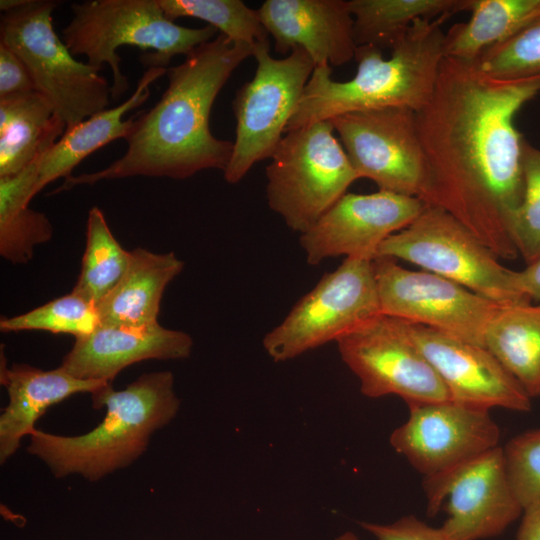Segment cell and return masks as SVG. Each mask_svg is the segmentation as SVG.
<instances>
[{
	"label": "cell",
	"instance_id": "e575fe53",
	"mask_svg": "<svg viewBox=\"0 0 540 540\" xmlns=\"http://www.w3.org/2000/svg\"><path fill=\"white\" fill-rule=\"evenodd\" d=\"M34 90L33 80L24 62L0 43V99Z\"/></svg>",
	"mask_w": 540,
	"mask_h": 540
},
{
	"label": "cell",
	"instance_id": "44dd1931",
	"mask_svg": "<svg viewBox=\"0 0 540 540\" xmlns=\"http://www.w3.org/2000/svg\"><path fill=\"white\" fill-rule=\"evenodd\" d=\"M167 73L164 67H149L138 81L133 94L120 105L105 109L66 129L63 135L41 156L35 193L46 185L72 176L73 169L87 156L116 139H126L139 114L123 120L124 115L142 105L150 96L149 86Z\"/></svg>",
	"mask_w": 540,
	"mask_h": 540
},
{
	"label": "cell",
	"instance_id": "8fae6325",
	"mask_svg": "<svg viewBox=\"0 0 540 540\" xmlns=\"http://www.w3.org/2000/svg\"><path fill=\"white\" fill-rule=\"evenodd\" d=\"M342 361L370 398L397 395L406 403L451 400L443 381L413 340L409 322L379 313L339 338Z\"/></svg>",
	"mask_w": 540,
	"mask_h": 540
},
{
	"label": "cell",
	"instance_id": "484cf974",
	"mask_svg": "<svg viewBox=\"0 0 540 540\" xmlns=\"http://www.w3.org/2000/svg\"><path fill=\"white\" fill-rule=\"evenodd\" d=\"M43 154L18 174L0 178V255L13 264L30 262L35 248L53 236L48 217L29 207Z\"/></svg>",
	"mask_w": 540,
	"mask_h": 540
},
{
	"label": "cell",
	"instance_id": "4316f807",
	"mask_svg": "<svg viewBox=\"0 0 540 540\" xmlns=\"http://www.w3.org/2000/svg\"><path fill=\"white\" fill-rule=\"evenodd\" d=\"M470 0H349L358 46L392 48L419 19H448Z\"/></svg>",
	"mask_w": 540,
	"mask_h": 540
},
{
	"label": "cell",
	"instance_id": "ac0fdd59",
	"mask_svg": "<svg viewBox=\"0 0 540 540\" xmlns=\"http://www.w3.org/2000/svg\"><path fill=\"white\" fill-rule=\"evenodd\" d=\"M257 13L280 54L301 48L315 66H340L355 57L357 45L349 1L266 0Z\"/></svg>",
	"mask_w": 540,
	"mask_h": 540
},
{
	"label": "cell",
	"instance_id": "4fadbf2b",
	"mask_svg": "<svg viewBox=\"0 0 540 540\" xmlns=\"http://www.w3.org/2000/svg\"><path fill=\"white\" fill-rule=\"evenodd\" d=\"M427 513L445 504L441 529L451 540H481L500 535L522 513L498 446L440 473L423 477Z\"/></svg>",
	"mask_w": 540,
	"mask_h": 540
},
{
	"label": "cell",
	"instance_id": "5bb4252c",
	"mask_svg": "<svg viewBox=\"0 0 540 540\" xmlns=\"http://www.w3.org/2000/svg\"><path fill=\"white\" fill-rule=\"evenodd\" d=\"M329 121L359 179L372 180L379 190L419 198L425 167L415 111L385 107Z\"/></svg>",
	"mask_w": 540,
	"mask_h": 540
},
{
	"label": "cell",
	"instance_id": "7c38bea8",
	"mask_svg": "<svg viewBox=\"0 0 540 540\" xmlns=\"http://www.w3.org/2000/svg\"><path fill=\"white\" fill-rule=\"evenodd\" d=\"M373 269L380 313L484 347L486 328L501 305L437 274L406 269L391 258H375Z\"/></svg>",
	"mask_w": 540,
	"mask_h": 540
},
{
	"label": "cell",
	"instance_id": "9c48e42d",
	"mask_svg": "<svg viewBox=\"0 0 540 540\" xmlns=\"http://www.w3.org/2000/svg\"><path fill=\"white\" fill-rule=\"evenodd\" d=\"M254 77L235 94V140L224 172L230 184L240 182L259 161L271 158L285 134L315 63L309 54L294 48L282 59L274 58L269 42L254 46Z\"/></svg>",
	"mask_w": 540,
	"mask_h": 540
},
{
	"label": "cell",
	"instance_id": "d6986e66",
	"mask_svg": "<svg viewBox=\"0 0 540 540\" xmlns=\"http://www.w3.org/2000/svg\"><path fill=\"white\" fill-rule=\"evenodd\" d=\"M193 340L189 334L150 325H100L89 335L75 338L61 367L80 379L112 380L124 368L144 360L188 358Z\"/></svg>",
	"mask_w": 540,
	"mask_h": 540
},
{
	"label": "cell",
	"instance_id": "7a4b0ae2",
	"mask_svg": "<svg viewBox=\"0 0 540 540\" xmlns=\"http://www.w3.org/2000/svg\"><path fill=\"white\" fill-rule=\"evenodd\" d=\"M253 51L223 34L199 45L167 69L168 86L150 110L139 112L124 155L100 171L72 175L55 192L134 176L183 180L205 169L224 171L233 142L213 136L210 112L234 70Z\"/></svg>",
	"mask_w": 540,
	"mask_h": 540
},
{
	"label": "cell",
	"instance_id": "3957f363",
	"mask_svg": "<svg viewBox=\"0 0 540 540\" xmlns=\"http://www.w3.org/2000/svg\"><path fill=\"white\" fill-rule=\"evenodd\" d=\"M445 20H417L387 59L377 47L358 46L357 71L348 81L332 80L330 65L315 66L285 133L357 111L385 107L419 111L433 93L445 57L441 28Z\"/></svg>",
	"mask_w": 540,
	"mask_h": 540
},
{
	"label": "cell",
	"instance_id": "2e32d148",
	"mask_svg": "<svg viewBox=\"0 0 540 540\" xmlns=\"http://www.w3.org/2000/svg\"><path fill=\"white\" fill-rule=\"evenodd\" d=\"M425 206L418 197L383 190L346 193L300 234V245L311 265L338 256L374 260L380 245L412 223Z\"/></svg>",
	"mask_w": 540,
	"mask_h": 540
},
{
	"label": "cell",
	"instance_id": "f546056e",
	"mask_svg": "<svg viewBox=\"0 0 540 540\" xmlns=\"http://www.w3.org/2000/svg\"><path fill=\"white\" fill-rule=\"evenodd\" d=\"M100 325L97 306L72 291L26 313L0 320L3 333L42 330L75 338L91 334Z\"/></svg>",
	"mask_w": 540,
	"mask_h": 540
},
{
	"label": "cell",
	"instance_id": "d6a6232c",
	"mask_svg": "<svg viewBox=\"0 0 540 540\" xmlns=\"http://www.w3.org/2000/svg\"><path fill=\"white\" fill-rule=\"evenodd\" d=\"M502 448L513 492L525 509L540 499V429L523 432Z\"/></svg>",
	"mask_w": 540,
	"mask_h": 540
},
{
	"label": "cell",
	"instance_id": "f1b7e54d",
	"mask_svg": "<svg viewBox=\"0 0 540 540\" xmlns=\"http://www.w3.org/2000/svg\"><path fill=\"white\" fill-rule=\"evenodd\" d=\"M172 21L180 17L203 20L234 42L251 46L268 41L257 10L241 0H158Z\"/></svg>",
	"mask_w": 540,
	"mask_h": 540
},
{
	"label": "cell",
	"instance_id": "ffe728a7",
	"mask_svg": "<svg viewBox=\"0 0 540 540\" xmlns=\"http://www.w3.org/2000/svg\"><path fill=\"white\" fill-rule=\"evenodd\" d=\"M0 382L7 389L9 403L0 416V462L4 464L25 436L35 431V423L52 405L77 393L100 390L110 382L74 377L59 366L41 370L28 364H6L1 355Z\"/></svg>",
	"mask_w": 540,
	"mask_h": 540
},
{
	"label": "cell",
	"instance_id": "5b68a950",
	"mask_svg": "<svg viewBox=\"0 0 540 540\" xmlns=\"http://www.w3.org/2000/svg\"><path fill=\"white\" fill-rule=\"evenodd\" d=\"M72 19L63 29V42L73 55H85L97 71L107 63L113 74L111 96L127 91L117 49L137 46L141 60L150 67H164L176 55H188L211 41L218 30L210 25L191 28L177 25L162 10L158 0H88L71 5Z\"/></svg>",
	"mask_w": 540,
	"mask_h": 540
},
{
	"label": "cell",
	"instance_id": "277c9868",
	"mask_svg": "<svg viewBox=\"0 0 540 540\" xmlns=\"http://www.w3.org/2000/svg\"><path fill=\"white\" fill-rule=\"evenodd\" d=\"M94 408L106 407L103 421L79 436H59L36 429L27 451L58 478L79 474L97 481L137 460L152 434L177 414L180 400L170 371L141 375L125 389L108 384L94 392Z\"/></svg>",
	"mask_w": 540,
	"mask_h": 540
},
{
	"label": "cell",
	"instance_id": "74e56055",
	"mask_svg": "<svg viewBox=\"0 0 540 540\" xmlns=\"http://www.w3.org/2000/svg\"><path fill=\"white\" fill-rule=\"evenodd\" d=\"M27 0H1L0 10L5 13L15 8H18L26 3Z\"/></svg>",
	"mask_w": 540,
	"mask_h": 540
},
{
	"label": "cell",
	"instance_id": "d590c367",
	"mask_svg": "<svg viewBox=\"0 0 540 540\" xmlns=\"http://www.w3.org/2000/svg\"><path fill=\"white\" fill-rule=\"evenodd\" d=\"M514 278L520 292L531 300L540 302V258L528 264L523 270L515 271Z\"/></svg>",
	"mask_w": 540,
	"mask_h": 540
},
{
	"label": "cell",
	"instance_id": "6da1fadb",
	"mask_svg": "<svg viewBox=\"0 0 540 540\" xmlns=\"http://www.w3.org/2000/svg\"><path fill=\"white\" fill-rule=\"evenodd\" d=\"M539 93L540 80L497 81L475 61L444 57L429 101L416 112L425 167L419 198L502 259L519 255L511 227L523 194L526 140L514 119Z\"/></svg>",
	"mask_w": 540,
	"mask_h": 540
},
{
	"label": "cell",
	"instance_id": "83f0119b",
	"mask_svg": "<svg viewBox=\"0 0 540 540\" xmlns=\"http://www.w3.org/2000/svg\"><path fill=\"white\" fill-rule=\"evenodd\" d=\"M130 260L131 251L114 237L103 211L92 207L87 218L81 271L72 292L97 306L121 281Z\"/></svg>",
	"mask_w": 540,
	"mask_h": 540
},
{
	"label": "cell",
	"instance_id": "cb8c5ba5",
	"mask_svg": "<svg viewBox=\"0 0 540 540\" xmlns=\"http://www.w3.org/2000/svg\"><path fill=\"white\" fill-rule=\"evenodd\" d=\"M484 347L531 398L540 396V302L500 307L486 328Z\"/></svg>",
	"mask_w": 540,
	"mask_h": 540
},
{
	"label": "cell",
	"instance_id": "1f68e13d",
	"mask_svg": "<svg viewBox=\"0 0 540 540\" xmlns=\"http://www.w3.org/2000/svg\"><path fill=\"white\" fill-rule=\"evenodd\" d=\"M511 232L527 265L540 258V149L528 141L523 147V194Z\"/></svg>",
	"mask_w": 540,
	"mask_h": 540
},
{
	"label": "cell",
	"instance_id": "603a6c76",
	"mask_svg": "<svg viewBox=\"0 0 540 540\" xmlns=\"http://www.w3.org/2000/svg\"><path fill=\"white\" fill-rule=\"evenodd\" d=\"M65 130L64 121L35 90L0 99V178L21 172Z\"/></svg>",
	"mask_w": 540,
	"mask_h": 540
},
{
	"label": "cell",
	"instance_id": "7402d4cb",
	"mask_svg": "<svg viewBox=\"0 0 540 540\" xmlns=\"http://www.w3.org/2000/svg\"><path fill=\"white\" fill-rule=\"evenodd\" d=\"M183 268L184 262L174 252L155 253L140 247L132 250L125 275L97 305L101 325L158 323L164 291Z\"/></svg>",
	"mask_w": 540,
	"mask_h": 540
},
{
	"label": "cell",
	"instance_id": "52a82bcc",
	"mask_svg": "<svg viewBox=\"0 0 540 540\" xmlns=\"http://www.w3.org/2000/svg\"><path fill=\"white\" fill-rule=\"evenodd\" d=\"M329 120L286 132L265 169L268 205L300 234L359 179Z\"/></svg>",
	"mask_w": 540,
	"mask_h": 540
},
{
	"label": "cell",
	"instance_id": "e0dca14e",
	"mask_svg": "<svg viewBox=\"0 0 540 540\" xmlns=\"http://www.w3.org/2000/svg\"><path fill=\"white\" fill-rule=\"evenodd\" d=\"M409 329L451 400L487 410L530 411L532 398L485 347L420 324L409 322Z\"/></svg>",
	"mask_w": 540,
	"mask_h": 540
},
{
	"label": "cell",
	"instance_id": "4dcf8cb0",
	"mask_svg": "<svg viewBox=\"0 0 540 540\" xmlns=\"http://www.w3.org/2000/svg\"><path fill=\"white\" fill-rule=\"evenodd\" d=\"M475 64L482 74L497 81L540 80V21L489 47Z\"/></svg>",
	"mask_w": 540,
	"mask_h": 540
},
{
	"label": "cell",
	"instance_id": "ba28073f",
	"mask_svg": "<svg viewBox=\"0 0 540 540\" xmlns=\"http://www.w3.org/2000/svg\"><path fill=\"white\" fill-rule=\"evenodd\" d=\"M404 260L452 280L501 306L531 299L516 286L514 272L445 210L426 205L404 229L389 236L375 258Z\"/></svg>",
	"mask_w": 540,
	"mask_h": 540
},
{
	"label": "cell",
	"instance_id": "8d00e7d4",
	"mask_svg": "<svg viewBox=\"0 0 540 540\" xmlns=\"http://www.w3.org/2000/svg\"><path fill=\"white\" fill-rule=\"evenodd\" d=\"M516 540H540V499L523 510Z\"/></svg>",
	"mask_w": 540,
	"mask_h": 540
},
{
	"label": "cell",
	"instance_id": "8992f818",
	"mask_svg": "<svg viewBox=\"0 0 540 540\" xmlns=\"http://www.w3.org/2000/svg\"><path fill=\"white\" fill-rule=\"evenodd\" d=\"M57 5L52 0H27L3 13L0 43L20 57L35 91L70 129L107 109L111 87L99 71L77 61L56 34L52 13Z\"/></svg>",
	"mask_w": 540,
	"mask_h": 540
},
{
	"label": "cell",
	"instance_id": "836d02e7",
	"mask_svg": "<svg viewBox=\"0 0 540 540\" xmlns=\"http://www.w3.org/2000/svg\"><path fill=\"white\" fill-rule=\"evenodd\" d=\"M360 526L377 540H451L441 529L432 527L415 516H404L390 524L362 521ZM334 540H362L351 531L344 532Z\"/></svg>",
	"mask_w": 540,
	"mask_h": 540
},
{
	"label": "cell",
	"instance_id": "30bf717a",
	"mask_svg": "<svg viewBox=\"0 0 540 540\" xmlns=\"http://www.w3.org/2000/svg\"><path fill=\"white\" fill-rule=\"evenodd\" d=\"M380 313L373 260L347 257L304 295L263 338L275 362L337 341Z\"/></svg>",
	"mask_w": 540,
	"mask_h": 540
},
{
	"label": "cell",
	"instance_id": "9a60e30c",
	"mask_svg": "<svg viewBox=\"0 0 540 540\" xmlns=\"http://www.w3.org/2000/svg\"><path fill=\"white\" fill-rule=\"evenodd\" d=\"M409 417L390 444L424 477L498 447L500 430L489 410L453 400L408 404Z\"/></svg>",
	"mask_w": 540,
	"mask_h": 540
},
{
	"label": "cell",
	"instance_id": "d4e9b609",
	"mask_svg": "<svg viewBox=\"0 0 540 540\" xmlns=\"http://www.w3.org/2000/svg\"><path fill=\"white\" fill-rule=\"evenodd\" d=\"M467 22L444 36V56L475 61L489 47L540 21V0H470Z\"/></svg>",
	"mask_w": 540,
	"mask_h": 540
}]
</instances>
